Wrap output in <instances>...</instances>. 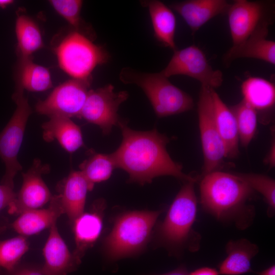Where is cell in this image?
<instances>
[{"mask_svg":"<svg viewBox=\"0 0 275 275\" xmlns=\"http://www.w3.org/2000/svg\"><path fill=\"white\" fill-rule=\"evenodd\" d=\"M122 140L120 146L111 153L116 168L129 175L128 181L141 185L151 183L161 176H172L185 182L196 179L182 172V167L169 154L166 146L168 138L154 128L150 131H136L121 120Z\"/></svg>","mask_w":275,"mask_h":275,"instance_id":"6da1fadb","label":"cell"},{"mask_svg":"<svg viewBox=\"0 0 275 275\" xmlns=\"http://www.w3.org/2000/svg\"><path fill=\"white\" fill-rule=\"evenodd\" d=\"M200 190L203 207L219 219L240 211L254 192L236 174L219 171L204 175Z\"/></svg>","mask_w":275,"mask_h":275,"instance_id":"7a4b0ae2","label":"cell"},{"mask_svg":"<svg viewBox=\"0 0 275 275\" xmlns=\"http://www.w3.org/2000/svg\"><path fill=\"white\" fill-rule=\"evenodd\" d=\"M160 211H131L116 219L104 243L105 254L115 261L136 254L147 243Z\"/></svg>","mask_w":275,"mask_h":275,"instance_id":"3957f363","label":"cell"},{"mask_svg":"<svg viewBox=\"0 0 275 275\" xmlns=\"http://www.w3.org/2000/svg\"><path fill=\"white\" fill-rule=\"evenodd\" d=\"M119 78L125 84H134L141 88L158 117L180 114L194 107L192 97L172 84L160 72H141L126 67L121 70Z\"/></svg>","mask_w":275,"mask_h":275,"instance_id":"277c9868","label":"cell"},{"mask_svg":"<svg viewBox=\"0 0 275 275\" xmlns=\"http://www.w3.org/2000/svg\"><path fill=\"white\" fill-rule=\"evenodd\" d=\"M56 53L61 68L72 78L79 79L91 78L94 68L106 63L109 58L103 47L76 31L64 38L57 46Z\"/></svg>","mask_w":275,"mask_h":275,"instance_id":"5b68a950","label":"cell"},{"mask_svg":"<svg viewBox=\"0 0 275 275\" xmlns=\"http://www.w3.org/2000/svg\"><path fill=\"white\" fill-rule=\"evenodd\" d=\"M23 89L17 84L12 98L16 108L10 120L0 132V157L5 166V173L1 184L14 188V179L22 169L17 159L26 123L32 113Z\"/></svg>","mask_w":275,"mask_h":275,"instance_id":"8992f818","label":"cell"},{"mask_svg":"<svg viewBox=\"0 0 275 275\" xmlns=\"http://www.w3.org/2000/svg\"><path fill=\"white\" fill-rule=\"evenodd\" d=\"M195 182H186L182 186L159 226V241L168 247H181L189 237L197 209Z\"/></svg>","mask_w":275,"mask_h":275,"instance_id":"52a82bcc","label":"cell"},{"mask_svg":"<svg viewBox=\"0 0 275 275\" xmlns=\"http://www.w3.org/2000/svg\"><path fill=\"white\" fill-rule=\"evenodd\" d=\"M201 86L198 111L204 157V175L219 171L226 157L224 144L217 130L213 114L212 90Z\"/></svg>","mask_w":275,"mask_h":275,"instance_id":"ba28073f","label":"cell"},{"mask_svg":"<svg viewBox=\"0 0 275 275\" xmlns=\"http://www.w3.org/2000/svg\"><path fill=\"white\" fill-rule=\"evenodd\" d=\"M167 66L160 72L167 78L182 75L199 81L201 86L214 89L219 87L224 80L222 72L212 68L204 52L192 45L174 51Z\"/></svg>","mask_w":275,"mask_h":275,"instance_id":"9c48e42d","label":"cell"},{"mask_svg":"<svg viewBox=\"0 0 275 275\" xmlns=\"http://www.w3.org/2000/svg\"><path fill=\"white\" fill-rule=\"evenodd\" d=\"M128 97L126 91L116 92L111 84L90 90L79 118L98 126L103 134H108L121 120L118 111Z\"/></svg>","mask_w":275,"mask_h":275,"instance_id":"30bf717a","label":"cell"},{"mask_svg":"<svg viewBox=\"0 0 275 275\" xmlns=\"http://www.w3.org/2000/svg\"><path fill=\"white\" fill-rule=\"evenodd\" d=\"M91 78H72L57 87L44 100L36 105V112L48 117H79L86 102Z\"/></svg>","mask_w":275,"mask_h":275,"instance_id":"8fae6325","label":"cell"},{"mask_svg":"<svg viewBox=\"0 0 275 275\" xmlns=\"http://www.w3.org/2000/svg\"><path fill=\"white\" fill-rule=\"evenodd\" d=\"M268 2L236 0L228 11V21L233 45L248 38L261 23L272 21Z\"/></svg>","mask_w":275,"mask_h":275,"instance_id":"7c38bea8","label":"cell"},{"mask_svg":"<svg viewBox=\"0 0 275 275\" xmlns=\"http://www.w3.org/2000/svg\"><path fill=\"white\" fill-rule=\"evenodd\" d=\"M50 171L49 166L35 159L28 171L22 173L21 187L14 202L8 207L10 214H18L32 209L41 208L50 201L52 196L42 178Z\"/></svg>","mask_w":275,"mask_h":275,"instance_id":"4fadbf2b","label":"cell"},{"mask_svg":"<svg viewBox=\"0 0 275 275\" xmlns=\"http://www.w3.org/2000/svg\"><path fill=\"white\" fill-rule=\"evenodd\" d=\"M272 21L260 25L244 41L233 45L224 54L223 60L228 66L239 58H253L275 64V43L267 39L269 26Z\"/></svg>","mask_w":275,"mask_h":275,"instance_id":"5bb4252c","label":"cell"},{"mask_svg":"<svg viewBox=\"0 0 275 275\" xmlns=\"http://www.w3.org/2000/svg\"><path fill=\"white\" fill-rule=\"evenodd\" d=\"M105 207L103 199L96 200L90 211L82 213L72 224L75 243L72 254L79 264L86 251L93 246L101 234Z\"/></svg>","mask_w":275,"mask_h":275,"instance_id":"9a60e30c","label":"cell"},{"mask_svg":"<svg viewBox=\"0 0 275 275\" xmlns=\"http://www.w3.org/2000/svg\"><path fill=\"white\" fill-rule=\"evenodd\" d=\"M56 224L50 227L43 249L45 261L42 269L46 275H68L79 264L62 238Z\"/></svg>","mask_w":275,"mask_h":275,"instance_id":"2e32d148","label":"cell"},{"mask_svg":"<svg viewBox=\"0 0 275 275\" xmlns=\"http://www.w3.org/2000/svg\"><path fill=\"white\" fill-rule=\"evenodd\" d=\"M230 5L226 0H187L173 3L170 7L183 18L194 35L214 17L227 13Z\"/></svg>","mask_w":275,"mask_h":275,"instance_id":"e0dca14e","label":"cell"},{"mask_svg":"<svg viewBox=\"0 0 275 275\" xmlns=\"http://www.w3.org/2000/svg\"><path fill=\"white\" fill-rule=\"evenodd\" d=\"M63 213L60 195H54L47 208L25 211L18 215L11 226L19 235L26 237L50 228Z\"/></svg>","mask_w":275,"mask_h":275,"instance_id":"ac0fdd59","label":"cell"},{"mask_svg":"<svg viewBox=\"0 0 275 275\" xmlns=\"http://www.w3.org/2000/svg\"><path fill=\"white\" fill-rule=\"evenodd\" d=\"M58 187L64 212L72 224L84 212L88 183L80 171H72Z\"/></svg>","mask_w":275,"mask_h":275,"instance_id":"d6986e66","label":"cell"},{"mask_svg":"<svg viewBox=\"0 0 275 275\" xmlns=\"http://www.w3.org/2000/svg\"><path fill=\"white\" fill-rule=\"evenodd\" d=\"M215 124L224 146L226 157L234 158L239 154V135L234 115L214 89L212 90Z\"/></svg>","mask_w":275,"mask_h":275,"instance_id":"ffe728a7","label":"cell"},{"mask_svg":"<svg viewBox=\"0 0 275 275\" xmlns=\"http://www.w3.org/2000/svg\"><path fill=\"white\" fill-rule=\"evenodd\" d=\"M42 125L43 139L47 142L56 140L67 151L72 153L84 145L79 127L69 118L61 116H50Z\"/></svg>","mask_w":275,"mask_h":275,"instance_id":"44dd1931","label":"cell"},{"mask_svg":"<svg viewBox=\"0 0 275 275\" xmlns=\"http://www.w3.org/2000/svg\"><path fill=\"white\" fill-rule=\"evenodd\" d=\"M141 3L148 10L156 39L164 46L177 50L175 41L176 21L171 9L159 1Z\"/></svg>","mask_w":275,"mask_h":275,"instance_id":"7402d4cb","label":"cell"},{"mask_svg":"<svg viewBox=\"0 0 275 275\" xmlns=\"http://www.w3.org/2000/svg\"><path fill=\"white\" fill-rule=\"evenodd\" d=\"M226 252L227 257L219 265V273L239 275L252 271L251 260L258 252L256 244L244 239L230 241Z\"/></svg>","mask_w":275,"mask_h":275,"instance_id":"603a6c76","label":"cell"},{"mask_svg":"<svg viewBox=\"0 0 275 275\" xmlns=\"http://www.w3.org/2000/svg\"><path fill=\"white\" fill-rule=\"evenodd\" d=\"M243 100L258 112L268 111L275 103L274 85L269 80L251 76L243 81L241 86Z\"/></svg>","mask_w":275,"mask_h":275,"instance_id":"cb8c5ba5","label":"cell"},{"mask_svg":"<svg viewBox=\"0 0 275 275\" xmlns=\"http://www.w3.org/2000/svg\"><path fill=\"white\" fill-rule=\"evenodd\" d=\"M15 33L20 58H31L33 53L43 47L40 30L36 22L27 15L17 13Z\"/></svg>","mask_w":275,"mask_h":275,"instance_id":"d4e9b609","label":"cell"},{"mask_svg":"<svg viewBox=\"0 0 275 275\" xmlns=\"http://www.w3.org/2000/svg\"><path fill=\"white\" fill-rule=\"evenodd\" d=\"M17 84L31 92L44 91L52 87L49 71L31 58H20Z\"/></svg>","mask_w":275,"mask_h":275,"instance_id":"484cf974","label":"cell"},{"mask_svg":"<svg viewBox=\"0 0 275 275\" xmlns=\"http://www.w3.org/2000/svg\"><path fill=\"white\" fill-rule=\"evenodd\" d=\"M89 153L79 168L91 191L96 183L109 179L116 167L111 154L98 153L92 150Z\"/></svg>","mask_w":275,"mask_h":275,"instance_id":"4316f807","label":"cell"},{"mask_svg":"<svg viewBox=\"0 0 275 275\" xmlns=\"http://www.w3.org/2000/svg\"><path fill=\"white\" fill-rule=\"evenodd\" d=\"M6 227L0 228V233ZM29 244L26 237L19 235L18 236L5 240L0 239V268L7 273L12 271L19 264L23 255L26 253Z\"/></svg>","mask_w":275,"mask_h":275,"instance_id":"83f0119b","label":"cell"},{"mask_svg":"<svg viewBox=\"0 0 275 275\" xmlns=\"http://www.w3.org/2000/svg\"><path fill=\"white\" fill-rule=\"evenodd\" d=\"M230 108L236 121L239 142L242 146L246 147L256 133L258 113L243 100Z\"/></svg>","mask_w":275,"mask_h":275,"instance_id":"f1b7e54d","label":"cell"},{"mask_svg":"<svg viewBox=\"0 0 275 275\" xmlns=\"http://www.w3.org/2000/svg\"><path fill=\"white\" fill-rule=\"evenodd\" d=\"M236 174L243 179L254 191L255 190L262 194L269 206V210L274 211L275 182L272 178L264 175L254 173Z\"/></svg>","mask_w":275,"mask_h":275,"instance_id":"f546056e","label":"cell"},{"mask_svg":"<svg viewBox=\"0 0 275 275\" xmlns=\"http://www.w3.org/2000/svg\"><path fill=\"white\" fill-rule=\"evenodd\" d=\"M49 3L56 11L74 29L82 33L84 22L80 16L82 1L80 0H51Z\"/></svg>","mask_w":275,"mask_h":275,"instance_id":"4dcf8cb0","label":"cell"},{"mask_svg":"<svg viewBox=\"0 0 275 275\" xmlns=\"http://www.w3.org/2000/svg\"><path fill=\"white\" fill-rule=\"evenodd\" d=\"M7 275H46L42 269V267L30 265L20 264Z\"/></svg>","mask_w":275,"mask_h":275,"instance_id":"1f68e13d","label":"cell"},{"mask_svg":"<svg viewBox=\"0 0 275 275\" xmlns=\"http://www.w3.org/2000/svg\"><path fill=\"white\" fill-rule=\"evenodd\" d=\"M16 194L13 189L3 184H0V211L9 207L15 200Z\"/></svg>","mask_w":275,"mask_h":275,"instance_id":"d6a6232c","label":"cell"},{"mask_svg":"<svg viewBox=\"0 0 275 275\" xmlns=\"http://www.w3.org/2000/svg\"><path fill=\"white\" fill-rule=\"evenodd\" d=\"M265 163L273 168L275 166V142L274 140L272 141L268 153L265 159Z\"/></svg>","mask_w":275,"mask_h":275,"instance_id":"836d02e7","label":"cell"},{"mask_svg":"<svg viewBox=\"0 0 275 275\" xmlns=\"http://www.w3.org/2000/svg\"><path fill=\"white\" fill-rule=\"evenodd\" d=\"M219 272L214 268L202 267L191 272L188 275H218Z\"/></svg>","mask_w":275,"mask_h":275,"instance_id":"e575fe53","label":"cell"},{"mask_svg":"<svg viewBox=\"0 0 275 275\" xmlns=\"http://www.w3.org/2000/svg\"><path fill=\"white\" fill-rule=\"evenodd\" d=\"M160 275H188V273L185 268L180 267L173 271Z\"/></svg>","mask_w":275,"mask_h":275,"instance_id":"d590c367","label":"cell"},{"mask_svg":"<svg viewBox=\"0 0 275 275\" xmlns=\"http://www.w3.org/2000/svg\"><path fill=\"white\" fill-rule=\"evenodd\" d=\"M259 275H275V266L272 265L267 269L258 272Z\"/></svg>","mask_w":275,"mask_h":275,"instance_id":"8d00e7d4","label":"cell"},{"mask_svg":"<svg viewBox=\"0 0 275 275\" xmlns=\"http://www.w3.org/2000/svg\"><path fill=\"white\" fill-rule=\"evenodd\" d=\"M14 2L12 0H0V8L5 9Z\"/></svg>","mask_w":275,"mask_h":275,"instance_id":"74e56055","label":"cell"},{"mask_svg":"<svg viewBox=\"0 0 275 275\" xmlns=\"http://www.w3.org/2000/svg\"><path fill=\"white\" fill-rule=\"evenodd\" d=\"M0 275H7V273H4L1 270H0Z\"/></svg>","mask_w":275,"mask_h":275,"instance_id":"f35d334b","label":"cell"},{"mask_svg":"<svg viewBox=\"0 0 275 275\" xmlns=\"http://www.w3.org/2000/svg\"><path fill=\"white\" fill-rule=\"evenodd\" d=\"M2 227V226L0 227V228Z\"/></svg>","mask_w":275,"mask_h":275,"instance_id":"ab89813d","label":"cell"}]
</instances>
